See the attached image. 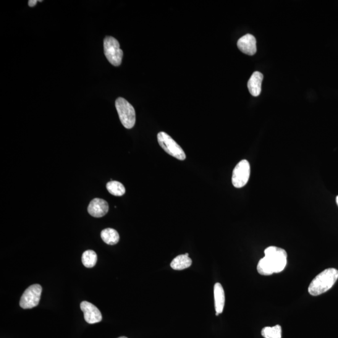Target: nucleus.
I'll return each mask as SVG.
<instances>
[{
    "instance_id": "obj_11",
    "label": "nucleus",
    "mask_w": 338,
    "mask_h": 338,
    "mask_svg": "<svg viewBox=\"0 0 338 338\" xmlns=\"http://www.w3.org/2000/svg\"><path fill=\"white\" fill-rule=\"evenodd\" d=\"M263 75L259 72H254L248 83V90L254 96H258L261 92V84Z\"/></svg>"
},
{
    "instance_id": "obj_2",
    "label": "nucleus",
    "mask_w": 338,
    "mask_h": 338,
    "mask_svg": "<svg viewBox=\"0 0 338 338\" xmlns=\"http://www.w3.org/2000/svg\"><path fill=\"white\" fill-rule=\"evenodd\" d=\"M337 279V269L334 268L325 269L311 281L308 287V292L313 296L323 294L333 286Z\"/></svg>"
},
{
    "instance_id": "obj_12",
    "label": "nucleus",
    "mask_w": 338,
    "mask_h": 338,
    "mask_svg": "<svg viewBox=\"0 0 338 338\" xmlns=\"http://www.w3.org/2000/svg\"><path fill=\"white\" fill-rule=\"evenodd\" d=\"M215 309L216 316L223 312L225 305V293L223 287L220 283H216L214 287Z\"/></svg>"
},
{
    "instance_id": "obj_13",
    "label": "nucleus",
    "mask_w": 338,
    "mask_h": 338,
    "mask_svg": "<svg viewBox=\"0 0 338 338\" xmlns=\"http://www.w3.org/2000/svg\"><path fill=\"white\" fill-rule=\"evenodd\" d=\"M192 264V259L188 257V254H182L173 259L170 266L174 270H183L189 268Z\"/></svg>"
},
{
    "instance_id": "obj_1",
    "label": "nucleus",
    "mask_w": 338,
    "mask_h": 338,
    "mask_svg": "<svg viewBox=\"0 0 338 338\" xmlns=\"http://www.w3.org/2000/svg\"><path fill=\"white\" fill-rule=\"evenodd\" d=\"M263 258L260 259L257 266L259 274L263 276H270L274 273H279L286 266L287 254L282 248L270 246L264 250Z\"/></svg>"
},
{
    "instance_id": "obj_9",
    "label": "nucleus",
    "mask_w": 338,
    "mask_h": 338,
    "mask_svg": "<svg viewBox=\"0 0 338 338\" xmlns=\"http://www.w3.org/2000/svg\"><path fill=\"white\" fill-rule=\"evenodd\" d=\"M237 47L243 53L248 56H254L256 53V40L251 34H246L237 41Z\"/></svg>"
},
{
    "instance_id": "obj_18",
    "label": "nucleus",
    "mask_w": 338,
    "mask_h": 338,
    "mask_svg": "<svg viewBox=\"0 0 338 338\" xmlns=\"http://www.w3.org/2000/svg\"><path fill=\"white\" fill-rule=\"evenodd\" d=\"M37 2L38 1H36V0H30V1H28L29 7H35L36 4H37Z\"/></svg>"
},
{
    "instance_id": "obj_3",
    "label": "nucleus",
    "mask_w": 338,
    "mask_h": 338,
    "mask_svg": "<svg viewBox=\"0 0 338 338\" xmlns=\"http://www.w3.org/2000/svg\"><path fill=\"white\" fill-rule=\"evenodd\" d=\"M115 107L122 124L127 129L134 127L136 121L135 111L132 105L125 99L119 98L115 101Z\"/></svg>"
},
{
    "instance_id": "obj_16",
    "label": "nucleus",
    "mask_w": 338,
    "mask_h": 338,
    "mask_svg": "<svg viewBox=\"0 0 338 338\" xmlns=\"http://www.w3.org/2000/svg\"><path fill=\"white\" fill-rule=\"evenodd\" d=\"M261 334L264 338H281V327L280 325H276L273 327H264L262 329Z\"/></svg>"
},
{
    "instance_id": "obj_20",
    "label": "nucleus",
    "mask_w": 338,
    "mask_h": 338,
    "mask_svg": "<svg viewBox=\"0 0 338 338\" xmlns=\"http://www.w3.org/2000/svg\"><path fill=\"white\" fill-rule=\"evenodd\" d=\"M119 338H127V337H125V336H122V337H119Z\"/></svg>"
},
{
    "instance_id": "obj_10",
    "label": "nucleus",
    "mask_w": 338,
    "mask_h": 338,
    "mask_svg": "<svg viewBox=\"0 0 338 338\" xmlns=\"http://www.w3.org/2000/svg\"><path fill=\"white\" fill-rule=\"evenodd\" d=\"M109 204L104 199L95 198L90 202L88 207V213L94 217H102L109 212Z\"/></svg>"
},
{
    "instance_id": "obj_6",
    "label": "nucleus",
    "mask_w": 338,
    "mask_h": 338,
    "mask_svg": "<svg viewBox=\"0 0 338 338\" xmlns=\"http://www.w3.org/2000/svg\"><path fill=\"white\" fill-rule=\"evenodd\" d=\"M42 287L40 284H33L25 290L20 299L21 308L27 310L36 307L40 302Z\"/></svg>"
},
{
    "instance_id": "obj_14",
    "label": "nucleus",
    "mask_w": 338,
    "mask_h": 338,
    "mask_svg": "<svg viewBox=\"0 0 338 338\" xmlns=\"http://www.w3.org/2000/svg\"><path fill=\"white\" fill-rule=\"evenodd\" d=\"M101 237L105 243L109 245H115L119 243L120 236L116 230L107 228L101 232Z\"/></svg>"
},
{
    "instance_id": "obj_4",
    "label": "nucleus",
    "mask_w": 338,
    "mask_h": 338,
    "mask_svg": "<svg viewBox=\"0 0 338 338\" xmlns=\"http://www.w3.org/2000/svg\"><path fill=\"white\" fill-rule=\"evenodd\" d=\"M157 140L159 145L169 155L180 161H184L185 154L181 147L166 132H161L157 135Z\"/></svg>"
},
{
    "instance_id": "obj_17",
    "label": "nucleus",
    "mask_w": 338,
    "mask_h": 338,
    "mask_svg": "<svg viewBox=\"0 0 338 338\" xmlns=\"http://www.w3.org/2000/svg\"><path fill=\"white\" fill-rule=\"evenodd\" d=\"M107 189L110 194L115 196H122L125 193V188L122 183L112 180L107 183Z\"/></svg>"
},
{
    "instance_id": "obj_5",
    "label": "nucleus",
    "mask_w": 338,
    "mask_h": 338,
    "mask_svg": "<svg viewBox=\"0 0 338 338\" xmlns=\"http://www.w3.org/2000/svg\"><path fill=\"white\" fill-rule=\"evenodd\" d=\"M104 54L107 59L114 66L121 64L124 53L120 48L119 41L112 36H107L104 40Z\"/></svg>"
},
{
    "instance_id": "obj_7",
    "label": "nucleus",
    "mask_w": 338,
    "mask_h": 338,
    "mask_svg": "<svg viewBox=\"0 0 338 338\" xmlns=\"http://www.w3.org/2000/svg\"><path fill=\"white\" fill-rule=\"evenodd\" d=\"M251 167L247 160H243L235 167L232 172V185L236 188H242L247 184L250 179Z\"/></svg>"
},
{
    "instance_id": "obj_19",
    "label": "nucleus",
    "mask_w": 338,
    "mask_h": 338,
    "mask_svg": "<svg viewBox=\"0 0 338 338\" xmlns=\"http://www.w3.org/2000/svg\"><path fill=\"white\" fill-rule=\"evenodd\" d=\"M336 203H337V205L338 206V196H337V198H336Z\"/></svg>"
},
{
    "instance_id": "obj_8",
    "label": "nucleus",
    "mask_w": 338,
    "mask_h": 338,
    "mask_svg": "<svg viewBox=\"0 0 338 338\" xmlns=\"http://www.w3.org/2000/svg\"><path fill=\"white\" fill-rule=\"evenodd\" d=\"M80 308L84 314V319L86 323L93 324L98 323L102 320L101 312L93 304L88 301H83L80 304Z\"/></svg>"
},
{
    "instance_id": "obj_15",
    "label": "nucleus",
    "mask_w": 338,
    "mask_h": 338,
    "mask_svg": "<svg viewBox=\"0 0 338 338\" xmlns=\"http://www.w3.org/2000/svg\"><path fill=\"white\" fill-rule=\"evenodd\" d=\"M82 261L86 268H93L98 261V255L95 251L92 250L86 251L82 254Z\"/></svg>"
}]
</instances>
